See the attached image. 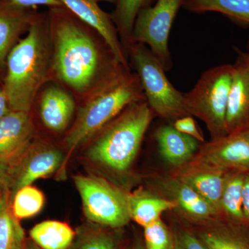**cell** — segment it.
<instances>
[{"mask_svg":"<svg viewBox=\"0 0 249 249\" xmlns=\"http://www.w3.org/2000/svg\"><path fill=\"white\" fill-rule=\"evenodd\" d=\"M48 17L52 66L59 79L72 90L85 93L93 86L98 90L129 73L110 49H103L93 39V29L66 8H51Z\"/></svg>","mask_w":249,"mask_h":249,"instance_id":"obj_1","label":"cell"},{"mask_svg":"<svg viewBox=\"0 0 249 249\" xmlns=\"http://www.w3.org/2000/svg\"><path fill=\"white\" fill-rule=\"evenodd\" d=\"M47 14H37L27 36L18 42L6 60L1 89L11 111L30 112L43 84L52 58Z\"/></svg>","mask_w":249,"mask_h":249,"instance_id":"obj_2","label":"cell"},{"mask_svg":"<svg viewBox=\"0 0 249 249\" xmlns=\"http://www.w3.org/2000/svg\"><path fill=\"white\" fill-rule=\"evenodd\" d=\"M155 116L146 100L132 103L100 132L88 147L87 158L116 173L127 171Z\"/></svg>","mask_w":249,"mask_h":249,"instance_id":"obj_3","label":"cell"},{"mask_svg":"<svg viewBox=\"0 0 249 249\" xmlns=\"http://www.w3.org/2000/svg\"><path fill=\"white\" fill-rule=\"evenodd\" d=\"M145 100L137 73H128L120 80L105 85L80 108L71 128L65 137L70 155L101 130L132 103Z\"/></svg>","mask_w":249,"mask_h":249,"instance_id":"obj_4","label":"cell"},{"mask_svg":"<svg viewBox=\"0 0 249 249\" xmlns=\"http://www.w3.org/2000/svg\"><path fill=\"white\" fill-rule=\"evenodd\" d=\"M232 71L233 65L229 64L212 67L201 74L191 91L183 93L188 115L206 124L212 140L227 134L226 113Z\"/></svg>","mask_w":249,"mask_h":249,"instance_id":"obj_5","label":"cell"},{"mask_svg":"<svg viewBox=\"0 0 249 249\" xmlns=\"http://www.w3.org/2000/svg\"><path fill=\"white\" fill-rule=\"evenodd\" d=\"M127 53L137 71L147 104L155 115L174 121L188 116L184 95L170 83L163 65L150 49L143 44L134 43Z\"/></svg>","mask_w":249,"mask_h":249,"instance_id":"obj_6","label":"cell"},{"mask_svg":"<svg viewBox=\"0 0 249 249\" xmlns=\"http://www.w3.org/2000/svg\"><path fill=\"white\" fill-rule=\"evenodd\" d=\"M73 181L89 222L122 229L130 222L127 193L96 175H76Z\"/></svg>","mask_w":249,"mask_h":249,"instance_id":"obj_7","label":"cell"},{"mask_svg":"<svg viewBox=\"0 0 249 249\" xmlns=\"http://www.w3.org/2000/svg\"><path fill=\"white\" fill-rule=\"evenodd\" d=\"M186 0H157L155 6H147L137 14L132 31V45H146L160 60L165 71L173 67L168 48L170 31L178 11Z\"/></svg>","mask_w":249,"mask_h":249,"instance_id":"obj_8","label":"cell"},{"mask_svg":"<svg viewBox=\"0 0 249 249\" xmlns=\"http://www.w3.org/2000/svg\"><path fill=\"white\" fill-rule=\"evenodd\" d=\"M189 167L249 174V124L204 144Z\"/></svg>","mask_w":249,"mask_h":249,"instance_id":"obj_9","label":"cell"},{"mask_svg":"<svg viewBox=\"0 0 249 249\" xmlns=\"http://www.w3.org/2000/svg\"><path fill=\"white\" fill-rule=\"evenodd\" d=\"M65 157L56 147L33 142L20 158L8 168L11 201L16 193L34 181L64 168Z\"/></svg>","mask_w":249,"mask_h":249,"instance_id":"obj_10","label":"cell"},{"mask_svg":"<svg viewBox=\"0 0 249 249\" xmlns=\"http://www.w3.org/2000/svg\"><path fill=\"white\" fill-rule=\"evenodd\" d=\"M35 127L30 112L10 111L0 119V165L9 168L34 142Z\"/></svg>","mask_w":249,"mask_h":249,"instance_id":"obj_11","label":"cell"},{"mask_svg":"<svg viewBox=\"0 0 249 249\" xmlns=\"http://www.w3.org/2000/svg\"><path fill=\"white\" fill-rule=\"evenodd\" d=\"M65 7L76 17L85 23L106 42L116 60L129 70L126 57L119 33L113 22L111 15L107 14L98 5L97 0H60Z\"/></svg>","mask_w":249,"mask_h":249,"instance_id":"obj_12","label":"cell"},{"mask_svg":"<svg viewBox=\"0 0 249 249\" xmlns=\"http://www.w3.org/2000/svg\"><path fill=\"white\" fill-rule=\"evenodd\" d=\"M36 9L0 0V84L6 73V60L21 36L27 33L37 16Z\"/></svg>","mask_w":249,"mask_h":249,"instance_id":"obj_13","label":"cell"},{"mask_svg":"<svg viewBox=\"0 0 249 249\" xmlns=\"http://www.w3.org/2000/svg\"><path fill=\"white\" fill-rule=\"evenodd\" d=\"M232 65L226 113L227 134L249 124V69L240 56Z\"/></svg>","mask_w":249,"mask_h":249,"instance_id":"obj_14","label":"cell"},{"mask_svg":"<svg viewBox=\"0 0 249 249\" xmlns=\"http://www.w3.org/2000/svg\"><path fill=\"white\" fill-rule=\"evenodd\" d=\"M75 111L71 95L56 86L47 88L41 97L40 114L44 124L50 130L60 132L70 124Z\"/></svg>","mask_w":249,"mask_h":249,"instance_id":"obj_15","label":"cell"},{"mask_svg":"<svg viewBox=\"0 0 249 249\" xmlns=\"http://www.w3.org/2000/svg\"><path fill=\"white\" fill-rule=\"evenodd\" d=\"M155 139L162 158L175 166L191 161L199 148L197 140L178 132L173 124L159 127L155 132Z\"/></svg>","mask_w":249,"mask_h":249,"instance_id":"obj_16","label":"cell"},{"mask_svg":"<svg viewBox=\"0 0 249 249\" xmlns=\"http://www.w3.org/2000/svg\"><path fill=\"white\" fill-rule=\"evenodd\" d=\"M228 172L188 167L178 178L199 193L221 214L220 202Z\"/></svg>","mask_w":249,"mask_h":249,"instance_id":"obj_17","label":"cell"},{"mask_svg":"<svg viewBox=\"0 0 249 249\" xmlns=\"http://www.w3.org/2000/svg\"><path fill=\"white\" fill-rule=\"evenodd\" d=\"M209 249H249V227L229 221L218 222L199 234Z\"/></svg>","mask_w":249,"mask_h":249,"instance_id":"obj_18","label":"cell"},{"mask_svg":"<svg viewBox=\"0 0 249 249\" xmlns=\"http://www.w3.org/2000/svg\"><path fill=\"white\" fill-rule=\"evenodd\" d=\"M121 229H111L88 222L78 227L69 249H122Z\"/></svg>","mask_w":249,"mask_h":249,"instance_id":"obj_19","label":"cell"},{"mask_svg":"<svg viewBox=\"0 0 249 249\" xmlns=\"http://www.w3.org/2000/svg\"><path fill=\"white\" fill-rule=\"evenodd\" d=\"M165 188L173 196L172 200L189 217L206 219L219 214L212 205L179 178L166 182Z\"/></svg>","mask_w":249,"mask_h":249,"instance_id":"obj_20","label":"cell"},{"mask_svg":"<svg viewBox=\"0 0 249 249\" xmlns=\"http://www.w3.org/2000/svg\"><path fill=\"white\" fill-rule=\"evenodd\" d=\"M127 205L131 220L142 227L160 219V216L178 207L173 200L153 196L145 192L127 194Z\"/></svg>","mask_w":249,"mask_h":249,"instance_id":"obj_21","label":"cell"},{"mask_svg":"<svg viewBox=\"0 0 249 249\" xmlns=\"http://www.w3.org/2000/svg\"><path fill=\"white\" fill-rule=\"evenodd\" d=\"M29 235L41 249H69L76 231L67 223L47 220L36 224Z\"/></svg>","mask_w":249,"mask_h":249,"instance_id":"obj_22","label":"cell"},{"mask_svg":"<svg viewBox=\"0 0 249 249\" xmlns=\"http://www.w3.org/2000/svg\"><path fill=\"white\" fill-rule=\"evenodd\" d=\"M245 173L228 172L220 202L221 214L229 222L245 224L243 213V186ZM246 225V224H245Z\"/></svg>","mask_w":249,"mask_h":249,"instance_id":"obj_23","label":"cell"},{"mask_svg":"<svg viewBox=\"0 0 249 249\" xmlns=\"http://www.w3.org/2000/svg\"><path fill=\"white\" fill-rule=\"evenodd\" d=\"M9 189L0 197V249H24L27 239L14 215Z\"/></svg>","mask_w":249,"mask_h":249,"instance_id":"obj_24","label":"cell"},{"mask_svg":"<svg viewBox=\"0 0 249 249\" xmlns=\"http://www.w3.org/2000/svg\"><path fill=\"white\" fill-rule=\"evenodd\" d=\"M185 8L191 12H216L241 24L249 25V0H186Z\"/></svg>","mask_w":249,"mask_h":249,"instance_id":"obj_25","label":"cell"},{"mask_svg":"<svg viewBox=\"0 0 249 249\" xmlns=\"http://www.w3.org/2000/svg\"><path fill=\"white\" fill-rule=\"evenodd\" d=\"M150 0H116L115 9L111 15L118 33L122 37L123 46L127 50L132 45V31L137 14L148 6Z\"/></svg>","mask_w":249,"mask_h":249,"instance_id":"obj_26","label":"cell"},{"mask_svg":"<svg viewBox=\"0 0 249 249\" xmlns=\"http://www.w3.org/2000/svg\"><path fill=\"white\" fill-rule=\"evenodd\" d=\"M45 203L43 193L32 186L19 190L12 199V211L19 220L34 217L42 210Z\"/></svg>","mask_w":249,"mask_h":249,"instance_id":"obj_27","label":"cell"},{"mask_svg":"<svg viewBox=\"0 0 249 249\" xmlns=\"http://www.w3.org/2000/svg\"><path fill=\"white\" fill-rule=\"evenodd\" d=\"M145 249H173L174 237L161 219L144 227Z\"/></svg>","mask_w":249,"mask_h":249,"instance_id":"obj_28","label":"cell"},{"mask_svg":"<svg viewBox=\"0 0 249 249\" xmlns=\"http://www.w3.org/2000/svg\"><path fill=\"white\" fill-rule=\"evenodd\" d=\"M173 237V249H209L200 239L186 231L175 232Z\"/></svg>","mask_w":249,"mask_h":249,"instance_id":"obj_29","label":"cell"},{"mask_svg":"<svg viewBox=\"0 0 249 249\" xmlns=\"http://www.w3.org/2000/svg\"><path fill=\"white\" fill-rule=\"evenodd\" d=\"M173 125L178 132L190 136L199 142H204V136L198 129L196 121L189 115L178 118Z\"/></svg>","mask_w":249,"mask_h":249,"instance_id":"obj_30","label":"cell"},{"mask_svg":"<svg viewBox=\"0 0 249 249\" xmlns=\"http://www.w3.org/2000/svg\"><path fill=\"white\" fill-rule=\"evenodd\" d=\"M15 4L24 6L26 8L36 9L40 6H48L51 8L65 7L60 0H10Z\"/></svg>","mask_w":249,"mask_h":249,"instance_id":"obj_31","label":"cell"},{"mask_svg":"<svg viewBox=\"0 0 249 249\" xmlns=\"http://www.w3.org/2000/svg\"><path fill=\"white\" fill-rule=\"evenodd\" d=\"M243 213L245 224L249 227V174H246L244 183Z\"/></svg>","mask_w":249,"mask_h":249,"instance_id":"obj_32","label":"cell"},{"mask_svg":"<svg viewBox=\"0 0 249 249\" xmlns=\"http://www.w3.org/2000/svg\"><path fill=\"white\" fill-rule=\"evenodd\" d=\"M9 189L8 167L0 165V197L6 190Z\"/></svg>","mask_w":249,"mask_h":249,"instance_id":"obj_33","label":"cell"},{"mask_svg":"<svg viewBox=\"0 0 249 249\" xmlns=\"http://www.w3.org/2000/svg\"><path fill=\"white\" fill-rule=\"evenodd\" d=\"M11 111L2 89L0 88V119Z\"/></svg>","mask_w":249,"mask_h":249,"instance_id":"obj_34","label":"cell"},{"mask_svg":"<svg viewBox=\"0 0 249 249\" xmlns=\"http://www.w3.org/2000/svg\"><path fill=\"white\" fill-rule=\"evenodd\" d=\"M236 52L238 54V56H240L241 58L243 60V61L245 62L246 65L249 69V37L248 40V44H247V50L245 52L241 51L240 49H236Z\"/></svg>","mask_w":249,"mask_h":249,"instance_id":"obj_35","label":"cell"},{"mask_svg":"<svg viewBox=\"0 0 249 249\" xmlns=\"http://www.w3.org/2000/svg\"><path fill=\"white\" fill-rule=\"evenodd\" d=\"M24 249H41L31 239H27Z\"/></svg>","mask_w":249,"mask_h":249,"instance_id":"obj_36","label":"cell"},{"mask_svg":"<svg viewBox=\"0 0 249 249\" xmlns=\"http://www.w3.org/2000/svg\"><path fill=\"white\" fill-rule=\"evenodd\" d=\"M132 249H145V245H142V242L139 241L134 245L133 248Z\"/></svg>","mask_w":249,"mask_h":249,"instance_id":"obj_37","label":"cell"},{"mask_svg":"<svg viewBox=\"0 0 249 249\" xmlns=\"http://www.w3.org/2000/svg\"><path fill=\"white\" fill-rule=\"evenodd\" d=\"M98 1H107L111 4H115L116 0H97Z\"/></svg>","mask_w":249,"mask_h":249,"instance_id":"obj_38","label":"cell"}]
</instances>
